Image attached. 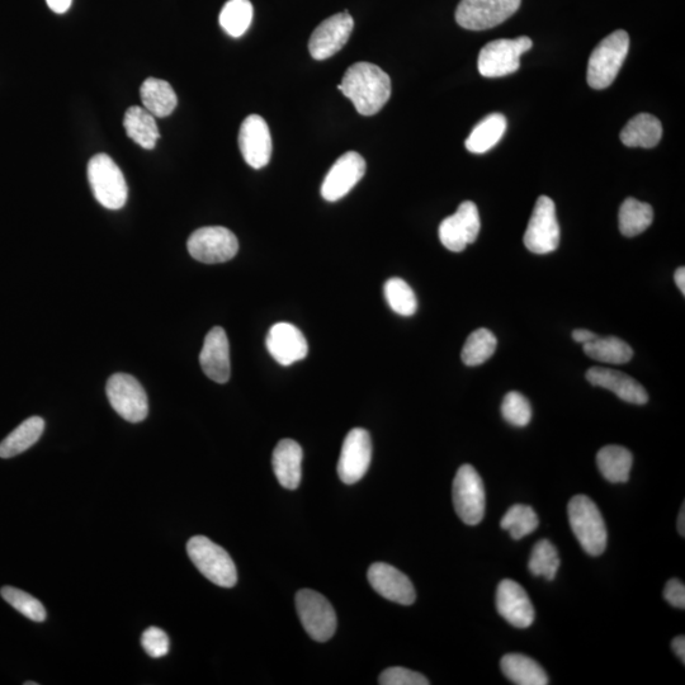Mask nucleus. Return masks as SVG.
Instances as JSON below:
<instances>
[{
    "label": "nucleus",
    "mask_w": 685,
    "mask_h": 685,
    "mask_svg": "<svg viewBox=\"0 0 685 685\" xmlns=\"http://www.w3.org/2000/svg\"><path fill=\"white\" fill-rule=\"evenodd\" d=\"M522 0H461L456 22L465 30L484 31L502 25L521 7Z\"/></svg>",
    "instance_id": "9"
},
{
    "label": "nucleus",
    "mask_w": 685,
    "mask_h": 685,
    "mask_svg": "<svg viewBox=\"0 0 685 685\" xmlns=\"http://www.w3.org/2000/svg\"><path fill=\"white\" fill-rule=\"evenodd\" d=\"M366 174V160L356 151H348L330 168L321 186L325 201L335 202L346 197Z\"/></svg>",
    "instance_id": "16"
},
{
    "label": "nucleus",
    "mask_w": 685,
    "mask_h": 685,
    "mask_svg": "<svg viewBox=\"0 0 685 685\" xmlns=\"http://www.w3.org/2000/svg\"><path fill=\"white\" fill-rule=\"evenodd\" d=\"M0 594H2L4 601L11 604L16 611L23 614L28 620L35 622H44L46 620L47 613L45 607L42 606L39 599L32 597V595L13 587L2 588Z\"/></svg>",
    "instance_id": "38"
},
{
    "label": "nucleus",
    "mask_w": 685,
    "mask_h": 685,
    "mask_svg": "<svg viewBox=\"0 0 685 685\" xmlns=\"http://www.w3.org/2000/svg\"><path fill=\"white\" fill-rule=\"evenodd\" d=\"M560 556L554 543L548 540L538 541L533 547L528 570L533 576H543L547 580H554L560 569Z\"/></svg>",
    "instance_id": "36"
},
{
    "label": "nucleus",
    "mask_w": 685,
    "mask_h": 685,
    "mask_svg": "<svg viewBox=\"0 0 685 685\" xmlns=\"http://www.w3.org/2000/svg\"><path fill=\"white\" fill-rule=\"evenodd\" d=\"M584 353L589 358L609 365H625L633 357V349L625 340L617 337H598L583 344Z\"/></svg>",
    "instance_id": "32"
},
{
    "label": "nucleus",
    "mask_w": 685,
    "mask_h": 685,
    "mask_svg": "<svg viewBox=\"0 0 685 685\" xmlns=\"http://www.w3.org/2000/svg\"><path fill=\"white\" fill-rule=\"evenodd\" d=\"M385 299L394 313L413 316L418 310V300L413 288L401 278H390L384 287Z\"/></svg>",
    "instance_id": "37"
},
{
    "label": "nucleus",
    "mask_w": 685,
    "mask_h": 685,
    "mask_svg": "<svg viewBox=\"0 0 685 685\" xmlns=\"http://www.w3.org/2000/svg\"><path fill=\"white\" fill-rule=\"evenodd\" d=\"M481 221L479 209L474 202L465 201L458 206L452 216L446 217L439 225V239L451 252H464L467 245L476 242L480 234Z\"/></svg>",
    "instance_id": "13"
},
{
    "label": "nucleus",
    "mask_w": 685,
    "mask_h": 685,
    "mask_svg": "<svg viewBox=\"0 0 685 685\" xmlns=\"http://www.w3.org/2000/svg\"><path fill=\"white\" fill-rule=\"evenodd\" d=\"M141 645L150 658L160 659L168 655L170 642L162 628L149 627L141 636Z\"/></svg>",
    "instance_id": "40"
},
{
    "label": "nucleus",
    "mask_w": 685,
    "mask_h": 685,
    "mask_svg": "<svg viewBox=\"0 0 685 685\" xmlns=\"http://www.w3.org/2000/svg\"><path fill=\"white\" fill-rule=\"evenodd\" d=\"M502 672L510 682L518 685H546L550 683L545 669L537 661L522 654L505 655L502 661Z\"/></svg>",
    "instance_id": "28"
},
{
    "label": "nucleus",
    "mask_w": 685,
    "mask_h": 685,
    "mask_svg": "<svg viewBox=\"0 0 685 685\" xmlns=\"http://www.w3.org/2000/svg\"><path fill=\"white\" fill-rule=\"evenodd\" d=\"M496 347H498V340H496L495 335L490 330L477 329L466 339L461 353L462 361L469 367L483 365V363L493 357Z\"/></svg>",
    "instance_id": "34"
},
{
    "label": "nucleus",
    "mask_w": 685,
    "mask_h": 685,
    "mask_svg": "<svg viewBox=\"0 0 685 685\" xmlns=\"http://www.w3.org/2000/svg\"><path fill=\"white\" fill-rule=\"evenodd\" d=\"M141 102L146 111L154 117H168L176 110L178 98L168 82L157 78H148L140 88Z\"/></svg>",
    "instance_id": "25"
},
{
    "label": "nucleus",
    "mask_w": 685,
    "mask_h": 685,
    "mask_svg": "<svg viewBox=\"0 0 685 685\" xmlns=\"http://www.w3.org/2000/svg\"><path fill=\"white\" fill-rule=\"evenodd\" d=\"M507 118L502 113L486 116L474 127L466 140V149L472 154H485L498 145L507 131Z\"/></svg>",
    "instance_id": "27"
},
{
    "label": "nucleus",
    "mask_w": 685,
    "mask_h": 685,
    "mask_svg": "<svg viewBox=\"0 0 685 685\" xmlns=\"http://www.w3.org/2000/svg\"><path fill=\"white\" fill-rule=\"evenodd\" d=\"M239 148L250 167L262 169L272 157V136L266 120L258 115L245 118L239 132Z\"/></svg>",
    "instance_id": "18"
},
{
    "label": "nucleus",
    "mask_w": 685,
    "mask_h": 685,
    "mask_svg": "<svg viewBox=\"0 0 685 685\" xmlns=\"http://www.w3.org/2000/svg\"><path fill=\"white\" fill-rule=\"evenodd\" d=\"M587 380L593 386L614 392L618 398L628 404L645 405L649 401V395L644 386L621 371L592 367L587 371Z\"/></svg>",
    "instance_id": "22"
},
{
    "label": "nucleus",
    "mask_w": 685,
    "mask_h": 685,
    "mask_svg": "<svg viewBox=\"0 0 685 685\" xmlns=\"http://www.w3.org/2000/svg\"><path fill=\"white\" fill-rule=\"evenodd\" d=\"M453 505L467 526H477L485 517L486 493L483 479L471 465H464L453 480Z\"/></svg>",
    "instance_id": "6"
},
{
    "label": "nucleus",
    "mask_w": 685,
    "mask_h": 685,
    "mask_svg": "<svg viewBox=\"0 0 685 685\" xmlns=\"http://www.w3.org/2000/svg\"><path fill=\"white\" fill-rule=\"evenodd\" d=\"M523 240L529 252L535 254H548L559 248L560 225L555 202L550 197H538Z\"/></svg>",
    "instance_id": "10"
},
{
    "label": "nucleus",
    "mask_w": 685,
    "mask_h": 685,
    "mask_svg": "<svg viewBox=\"0 0 685 685\" xmlns=\"http://www.w3.org/2000/svg\"><path fill=\"white\" fill-rule=\"evenodd\" d=\"M266 346L269 354L282 366L294 365L309 352L304 334L288 323H278L269 329Z\"/></svg>",
    "instance_id": "20"
},
{
    "label": "nucleus",
    "mask_w": 685,
    "mask_h": 685,
    "mask_svg": "<svg viewBox=\"0 0 685 685\" xmlns=\"http://www.w3.org/2000/svg\"><path fill=\"white\" fill-rule=\"evenodd\" d=\"M496 609L513 627L524 630L535 622V607L526 590L517 581L504 579L496 590Z\"/></svg>",
    "instance_id": "17"
},
{
    "label": "nucleus",
    "mask_w": 685,
    "mask_h": 685,
    "mask_svg": "<svg viewBox=\"0 0 685 685\" xmlns=\"http://www.w3.org/2000/svg\"><path fill=\"white\" fill-rule=\"evenodd\" d=\"M46 3L54 13L63 14L72 7L73 0H46Z\"/></svg>",
    "instance_id": "43"
},
{
    "label": "nucleus",
    "mask_w": 685,
    "mask_h": 685,
    "mask_svg": "<svg viewBox=\"0 0 685 685\" xmlns=\"http://www.w3.org/2000/svg\"><path fill=\"white\" fill-rule=\"evenodd\" d=\"M367 578L373 590L387 601L401 604V606H411L417 599L414 585L408 576L385 562H376L371 565Z\"/></svg>",
    "instance_id": "19"
},
{
    "label": "nucleus",
    "mask_w": 685,
    "mask_h": 685,
    "mask_svg": "<svg viewBox=\"0 0 685 685\" xmlns=\"http://www.w3.org/2000/svg\"><path fill=\"white\" fill-rule=\"evenodd\" d=\"M253 4L250 0H229L221 9L219 22L229 36L242 37L253 21Z\"/></svg>",
    "instance_id": "33"
},
{
    "label": "nucleus",
    "mask_w": 685,
    "mask_h": 685,
    "mask_svg": "<svg viewBox=\"0 0 685 685\" xmlns=\"http://www.w3.org/2000/svg\"><path fill=\"white\" fill-rule=\"evenodd\" d=\"M106 391L112 408L127 422L140 423L148 417V395L135 377L116 373L108 380Z\"/></svg>",
    "instance_id": "11"
},
{
    "label": "nucleus",
    "mask_w": 685,
    "mask_h": 685,
    "mask_svg": "<svg viewBox=\"0 0 685 685\" xmlns=\"http://www.w3.org/2000/svg\"><path fill=\"white\" fill-rule=\"evenodd\" d=\"M532 46L533 42L527 36L491 41L481 49L477 68L485 78L507 77L518 72L521 56Z\"/></svg>",
    "instance_id": "7"
},
{
    "label": "nucleus",
    "mask_w": 685,
    "mask_h": 685,
    "mask_svg": "<svg viewBox=\"0 0 685 685\" xmlns=\"http://www.w3.org/2000/svg\"><path fill=\"white\" fill-rule=\"evenodd\" d=\"M663 136L661 122L649 113H640L627 122L621 132V141L628 148H655Z\"/></svg>",
    "instance_id": "24"
},
{
    "label": "nucleus",
    "mask_w": 685,
    "mask_h": 685,
    "mask_svg": "<svg viewBox=\"0 0 685 685\" xmlns=\"http://www.w3.org/2000/svg\"><path fill=\"white\" fill-rule=\"evenodd\" d=\"M88 179L96 200L108 210H120L126 205L129 190L124 173L110 155L97 154L89 160Z\"/></svg>",
    "instance_id": "5"
},
{
    "label": "nucleus",
    "mask_w": 685,
    "mask_h": 685,
    "mask_svg": "<svg viewBox=\"0 0 685 685\" xmlns=\"http://www.w3.org/2000/svg\"><path fill=\"white\" fill-rule=\"evenodd\" d=\"M502 415L514 427H527L532 419L531 404L521 392H508L502 403Z\"/></svg>",
    "instance_id": "39"
},
{
    "label": "nucleus",
    "mask_w": 685,
    "mask_h": 685,
    "mask_svg": "<svg viewBox=\"0 0 685 685\" xmlns=\"http://www.w3.org/2000/svg\"><path fill=\"white\" fill-rule=\"evenodd\" d=\"M338 89L351 99L359 115L373 116L391 97V79L375 64L357 63L344 74Z\"/></svg>",
    "instance_id": "1"
},
{
    "label": "nucleus",
    "mask_w": 685,
    "mask_h": 685,
    "mask_svg": "<svg viewBox=\"0 0 685 685\" xmlns=\"http://www.w3.org/2000/svg\"><path fill=\"white\" fill-rule=\"evenodd\" d=\"M44 429V419L40 417L28 418L0 443V457L12 458L21 455L22 452L27 451L39 441Z\"/></svg>",
    "instance_id": "30"
},
{
    "label": "nucleus",
    "mask_w": 685,
    "mask_h": 685,
    "mask_svg": "<svg viewBox=\"0 0 685 685\" xmlns=\"http://www.w3.org/2000/svg\"><path fill=\"white\" fill-rule=\"evenodd\" d=\"M187 554L193 565L211 583L222 588L235 587L238 571L224 548L205 536H195L187 543Z\"/></svg>",
    "instance_id": "4"
},
{
    "label": "nucleus",
    "mask_w": 685,
    "mask_h": 685,
    "mask_svg": "<svg viewBox=\"0 0 685 685\" xmlns=\"http://www.w3.org/2000/svg\"><path fill=\"white\" fill-rule=\"evenodd\" d=\"M200 363L205 375L217 384H226L230 380V347L224 329L216 327L206 335Z\"/></svg>",
    "instance_id": "21"
},
{
    "label": "nucleus",
    "mask_w": 685,
    "mask_h": 685,
    "mask_svg": "<svg viewBox=\"0 0 685 685\" xmlns=\"http://www.w3.org/2000/svg\"><path fill=\"white\" fill-rule=\"evenodd\" d=\"M571 529L583 550L601 556L607 548L608 532L601 510L587 495H575L568 505Z\"/></svg>",
    "instance_id": "2"
},
{
    "label": "nucleus",
    "mask_w": 685,
    "mask_h": 685,
    "mask_svg": "<svg viewBox=\"0 0 685 685\" xmlns=\"http://www.w3.org/2000/svg\"><path fill=\"white\" fill-rule=\"evenodd\" d=\"M630 50V36L614 31L595 47L588 61L587 80L593 89H606L616 80Z\"/></svg>",
    "instance_id": "3"
},
{
    "label": "nucleus",
    "mask_w": 685,
    "mask_h": 685,
    "mask_svg": "<svg viewBox=\"0 0 685 685\" xmlns=\"http://www.w3.org/2000/svg\"><path fill=\"white\" fill-rule=\"evenodd\" d=\"M379 683L381 685H428L429 680L414 670L395 666L381 673Z\"/></svg>",
    "instance_id": "41"
},
{
    "label": "nucleus",
    "mask_w": 685,
    "mask_h": 685,
    "mask_svg": "<svg viewBox=\"0 0 685 685\" xmlns=\"http://www.w3.org/2000/svg\"><path fill=\"white\" fill-rule=\"evenodd\" d=\"M353 28V17L348 12L334 14L321 22L310 37V55L315 60L332 58L346 46Z\"/></svg>",
    "instance_id": "15"
},
{
    "label": "nucleus",
    "mask_w": 685,
    "mask_h": 685,
    "mask_svg": "<svg viewBox=\"0 0 685 685\" xmlns=\"http://www.w3.org/2000/svg\"><path fill=\"white\" fill-rule=\"evenodd\" d=\"M665 601L675 608H685V587L678 579H670L664 589Z\"/></svg>",
    "instance_id": "42"
},
{
    "label": "nucleus",
    "mask_w": 685,
    "mask_h": 685,
    "mask_svg": "<svg viewBox=\"0 0 685 685\" xmlns=\"http://www.w3.org/2000/svg\"><path fill=\"white\" fill-rule=\"evenodd\" d=\"M26 685H37L35 682H27Z\"/></svg>",
    "instance_id": "48"
},
{
    "label": "nucleus",
    "mask_w": 685,
    "mask_h": 685,
    "mask_svg": "<svg viewBox=\"0 0 685 685\" xmlns=\"http://www.w3.org/2000/svg\"><path fill=\"white\" fill-rule=\"evenodd\" d=\"M674 280H675V283H677V286H678L680 292H682V294L685 295V268L684 267H680L677 269V271H675Z\"/></svg>",
    "instance_id": "46"
},
{
    "label": "nucleus",
    "mask_w": 685,
    "mask_h": 685,
    "mask_svg": "<svg viewBox=\"0 0 685 685\" xmlns=\"http://www.w3.org/2000/svg\"><path fill=\"white\" fill-rule=\"evenodd\" d=\"M124 127L127 136L145 150H153L160 132L155 117L143 107L132 106L125 113Z\"/></svg>",
    "instance_id": "26"
},
{
    "label": "nucleus",
    "mask_w": 685,
    "mask_h": 685,
    "mask_svg": "<svg viewBox=\"0 0 685 685\" xmlns=\"http://www.w3.org/2000/svg\"><path fill=\"white\" fill-rule=\"evenodd\" d=\"M678 532L680 536H685V504H683L682 509H680L678 517Z\"/></svg>",
    "instance_id": "47"
},
{
    "label": "nucleus",
    "mask_w": 685,
    "mask_h": 685,
    "mask_svg": "<svg viewBox=\"0 0 685 685\" xmlns=\"http://www.w3.org/2000/svg\"><path fill=\"white\" fill-rule=\"evenodd\" d=\"M372 460L370 433L363 428H354L344 439L338 462L339 479L353 485L365 477Z\"/></svg>",
    "instance_id": "14"
},
{
    "label": "nucleus",
    "mask_w": 685,
    "mask_h": 685,
    "mask_svg": "<svg viewBox=\"0 0 685 685\" xmlns=\"http://www.w3.org/2000/svg\"><path fill=\"white\" fill-rule=\"evenodd\" d=\"M672 649L675 653V655L678 656L680 661H682V664H685V637L678 636L675 637V639L672 642Z\"/></svg>",
    "instance_id": "45"
},
{
    "label": "nucleus",
    "mask_w": 685,
    "mask_h": 685,
    "mask_svg": "<svg viewBox=\"0 0 685 685\" xmlns=\"http://www.w3.org/2000/svg\"><path fill=\"white\" fill-rule=\"evenodd\" d=\"M304 452L299 443L292 439H282L274 448L272 465L278 483L288 490L299 488L302 477Z\"/></svg>",
    "instance_id": "23"
},
{
    "label": "nucleus",
    "mask_w": 685,
    "mask_h": 685,
    "mask_svg": "<svg viewBox=\"0 0 685 685\" xmlns=\"http://www.w3.org/2000/svg\"><path fill=\"white\" fill-rule=\"evenodd\" d=\"M597 337H598V334H595L594 332H590V330H587V329H576L573 332V339L575 340L576 343H580V344L592 342V340L597 338Z\"/></svg>",
    "instance_id": "44"
},
{
    "label": "nucleus",
    "mask_w": 685,
    "mask_h": 685,
    "mask_svg": "<svg viewBox=\"0 0 685 685\" xmlns=\"http://www.w3.org/2000/svg\"><path fill=\"white\" fill-rule=\"evenodd\" d=\"M188 252L205 264L225 263L238 253L239 242L229 229L207 226L195 231L188 239Z\"/></svg>",
    "instance_id": "12"
},
{
    "label": "nucleus",
    "mask_w": 685,
    "mask_h": 685,
    "mask_svg": "<svg viewBox=\"0 0 685 685\" xmlns=\"http://www.w3.org/2000/svg\"><path fill=\"white\" fill-rule=\"evenodd\" d=\"M296 609L301 625L311 639L325 642L337 630V614L328 599L315 590L302 589L296 594Z\"/></svg>",
    "instance_id": "8"
},
{
    "label": "nucleus",
    "mask_w": 685,
    "mask_h": 685,
    "mask_svg": "<svg viewBox=\"0 0 685 685\" xmlns=\"http://www.w3.org/2000/svg\"><path fill=\"white\" fill-rule=\"evenodd\" d=\"M633 464L632 453L622 446L603 447L597 455V465L604 479L612 484H623L630 480Z\"/></svg>",
    "instance_id": "29"
},
{
    "label": "nucleus",
    "mask_w": 685,
    "mask_h": 685,
    "mask_svg": "<svg viewBox=\"0 0 685 685\" xmlns=\"http://www.w3.org/2000/svg\"><path fill=\"white\" fill-rule=\"evenodd\" d=\"M540 526L535 509L529 505L516 504L508 509L504 514L500 527L508 531L513 540H522L523 537L531 535Z\"/></svg>",
    "instance_id": "35"
},
{
    "label": "nucleus",
    "mask_w": 685,
    "mask_h": 685,
    "mask_svg": "<svg viewBox=\"0 0 685 685\" xmlns=\"http://www.w3.org/2000/svg\"><path fill=\"white\" fill-rule=\"evenodd\" d=\"M654 220V210L649 203L641 202L636 198H627L622 203L618 224L622 235L627 238L640 235L650 228Z\"/></svg>",
    "instance_id": "31"
}]
</instances>
